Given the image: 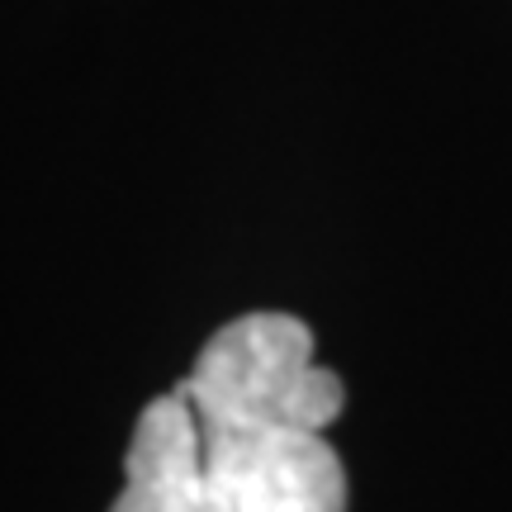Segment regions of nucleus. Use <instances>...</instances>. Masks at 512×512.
<instances>
[{"label": "nucleus", "instance_id": "nucleus-1", "mask_svg": "<svg viewBox=\"0 0 512 512\" xmlns=\"http://www.w3.org/2000/svg\"><path fill=\"white\" fill-rule=\"evenodd\" d=\"M342 408L309 323L242 313L138 413L110 512H347V470L323 441Z\"/></svg>", "mask_w": 512, "mask_h": 512}]
</instances>
